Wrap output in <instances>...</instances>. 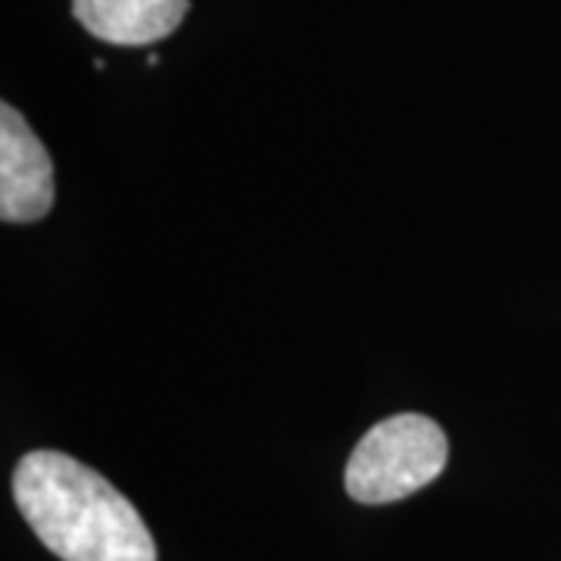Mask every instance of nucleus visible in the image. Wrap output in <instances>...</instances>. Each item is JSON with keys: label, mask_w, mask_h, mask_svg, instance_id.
<instances>
[{"label": "nucleus", "mask_w": 561, "mask_h": 561, "mask_svg": "<svg viewBox=\"0 0 561 561\" xmlns=\"http://www.w3.org/2000/svg\"><path fill=\"white\" fill-rule=\"evenodd\" d=\"M22 518L62 561H157L138 508L113 483L57 449L22 456L13 471Z\"/></svg>", "instance_id": "1"}, {"label": "nucleus", "mask_w": 561, "mask_h": 561, "mask_svg": "<svg viewBox=\"0 0 561 561\" xmlns=\"http://www.w3.org/2000/svg\"><path fill=\"white\" fill-rule=\"evenodd\" d=\"M449 443L427 415L378 421L346 461V493L362 505H387L424 490L443 474Z\"/></svg>", "instance_id": "2"}, {"label": "nucleus", "mask_w": 561, "mask_h": 561, "mask_svg": "<svg viewBox=\"0 0 561 561\" xmlns=\"http://www.w3.org/2000/svg\"><path fill=\"white\" fill-rule=\"evenodd\" d=\"M54 206V162L10 103L0 106V219L38 221Z\"/></svg>", "instance_id": "3"}, {"label": "nucleus", "mask_w": 561, "mask_h": 561, "mask_svg": "<svg viewBox=\"0 0 561 561\" xmlns=\"http://www.w3.org/2000/svg\"><path fill=\"white\" fill-rule=\"evenodd\" d=\"M187 0H72V16L94 38L144 47L169 38L187 16Z\"/></svg>", "instance_id": "4"}]
</instances>
